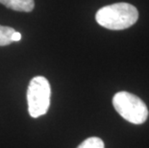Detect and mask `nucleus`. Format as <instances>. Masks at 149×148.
I'll use <instances>...</instances> for the list:
<instances>
[{
    "label": "nucleus",
    "instance_id": "nucleus-1",
    "mask_svg": "<svg viewBox=\"0 0 149 148\" xmlns=\"http://www.w3.org/2000/svg\"><path fill=\"white\" fill-rule=\"evenodd\" d=\"M139 12L129 3H116L98 10L95 15L97 23L110 30H124L137 22Z\"/></svg>",
    "mask_w": 149,
    "mask_h": 148
},
{
    "label": "nucleus",
    "instance_id": "nucleus-2",
    "mask_svg": "<svg viewBox=\"0 0 149 148\" xmlns=\"http://www.w3.org/2000/svg\"><path fill=\"white\" fill-rule=\"evenodd\" d=\"M116 111L132 124H142L146 121L149 112L142 100L133 93L119 91L113 98Z\"/></svg>",
    "mask_w": 149,
    "mask_h": 148
},
{
    "label": "nucleus",
    "instance_id": "nucleus-3",
    "mask_svg": "<svg viewBox=\"0 0 149 148\" xmlns=\"http://www.w3.org/2000/svg\"><path fill=\"white\" fill-rule=\"evenodd\" d=\"M51 88L48 80L43 76H36L30 81L27 90L29 115L34 118L45 115L50 106Z\"/></svg>",
    "mask_w": 149,
    "mask_h": 148
},
{
    "label": "nucleus",
    "instance_id": "nucleus-4",
    "mask_svg": "<svg viewBox=\"0 0 149 148\" xmlns=\"http://www.w3.org/2000/svg\"><path fill=\"white\" fill-rule=\"evenodd\" d=\"M0 3L18 12H31L35 7L34 0H0Z\"/></svg>",
    "mask_w": 149,
    "mask_h": 148
},
{
    "label": "nucleus",
    "instance_id": "nucleus-5",
    "mask_svg": "<svg viewBox=\"0 0 149 148\" xmlns=\"http://www.w3.org/2000/svg\"><path fill=\"white\" fill-rule=\"evenodd\" d=\"M15 31V30L12 27L1 26L0 25V46L11 44L12 43L11 37Z\"/></svg>",
    "mask_w": 149,
    "mask_h": 148
},
{
    "label": "nucleus",
    "instance_id": "nucleus-6",
    "mask_svg": "<svg viewBox=\"0 0 149 148\" xmlns=\"http://www.w3.org/2000/svg\"><path fill=\"white\" fill-rule=\"evenodd\" d=\"M77 148H104V142L99 138L91 137L85 140Z\"/></svg>",
    "mask_w": 149,
    "mask_h": 148
},
{
    "label": "nucleus",
    "instance_id": "nucleus-7",
    "mask_svg": "<svg viewBox=\"0 0 149 148\" xmlns=\"http://www.w3.org/2000/svg\"><path fill=\"white\" fill-rule=\"evenodd\" d=\"M20 40H21V34L19 32H17V31H15V32L13 33L12 37H11L12 42H19Z\"/></svg>",
    "mask_w": 149,
    "mask_h": 148
}]
</instances>
